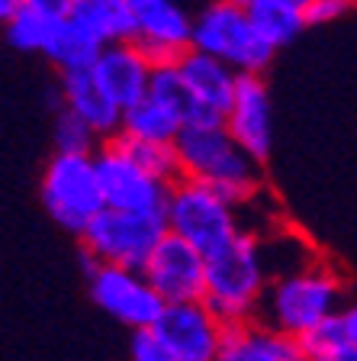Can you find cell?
I'll use <instances>...</instances> for the list:
<instances>
[{
  "instance_id": "cell-4",
  "label": "cell",
  "mask_w": 357,
  "mask_h": 361,
  "mask_svg": "<svg viewBox=\"0 0 357 361\" xmlns=\"http://www.w3.org/2000/svg\"><path fill=\"white\" fill-rule=\"evenodd\" d=\"M164 219H168V233L190 242L203 258L219 255L245 233L238 219V207H232L219 190L190 178L171 184Z\"/></svg>"
},
{
  "instance_id": "cell-6",
  "label": "cell",
  "mask_w": 357,
  "mask_h": 361,
  "mask_svg": "<svg viewBox=\"0 0 357 361\" xmlns=\"http://www.w3.org/2000/svg\"><path fill=\"white\" fill-rule=\"evenodd\" d=\"M39 194L45 213L77 239L90 219L106 210L94 155H52L42 168Z\"/></svg>"
},
{
  "instance_id": "cell-32",
  "label": "cell",
  "mask_w": 357,
  "mask_h": 361,
  "mask_svg": "<svg viewBox=\"0 0 357 361\" xmlns=\"http://www.w3.org/2000/svg\"><path fill=\"white\" fill-rule=\"evenodd\" d=\"M225 4H235V7H251V4H254V0H225Z\"/></svg>"
},
{
  "instance_id": "cell-17",
  "label": "cell",
  "mask_w": 357,
  "mask_h": 361,
  "mask_svg": "<svg viewBox=\"0 0 357 361\" xmlns=\"http://www.w3.org/2000/svg\"><path fill=\"white\" fill-rule=\"evenodd\" d=\"M177 68L196 104L223 113V116L229 113L232 100H235V90H238V78H242L235 68H229L225 61L213 59V55L194 52V49L180 59Z\"/></svg>"
},
{
  "instance_id": "cell-5",
  "label": "cell",
  "mask_w": 357,
  "mask_h": 361,
  "mask_svg": "<svg viewBox=\"0 0 357 361\" xmlns=\"http://www.w3.org/2000/svg\"><path fill=\"white\" fill-rule=\"evenodd\" d=\"M190 49L225 61L238 75L261 78L274 61V49L258 36L251 16L245 7L225 4V0H206L194 13V39Z\"/></svg>"
},
{
  "instance_id": "cell-10",
  "label": "cell",
  "mask_w": 357,
  "mask_h": 361,
  "mask_svg": "<svg viewBox=\"0 0 357 361\" xmlns=\"http://www.w3.org/2000/svg\"><path fill=\"white\" fill-rule=\"evenodd\" d=\"M135 45L151 68L180 65L194 39V13L180 0H132Z\"/></svg>"
},
{
  "instance_id": "cell-16",
  "label": "cell",
  "mask_w": 357,
  "mask_h": 361,
  "mask_svg": "<svg viewBox=\"0 0 357 361\" xmlns=\"http://www.w3.org/2000/svg\"><path fill=\"white\" fill-rule=\"evenodd\" d=\"M58 100L65 110L77 113L104 142H110V139H116L123 133V116L126 113L100 90V84L94 81L90 71H65V75H58Z\"/></svg>"
},
{
  "instance_id": "cell-33",
  "label": "cell",
  "mask_w": 357,
  "mask_h": 361,
  "mask_svg": "<svg viewBox=\"0 0 357 361\" xmlns=\"http://www.w3.org/2000/svg\"><path fill=\"white\" fill-rule=\"evenodd\" d=\"M287 4H293V7H303V10L309 7V0H287Z\"/></svg>"
},
{
  "instance_id": "cell-7",
  "label": "cell",
  "mask_w": 357,
  "mask_h": 361,
  "mask_svg": "<svg viewBox=\"0 0 357 361\" xmlns=\"http://www.w3.org/2000/svg\"><path fill=\"white\" fill-rule=\"evenodd\" d=\"M164 235H168L164 213H126L106 207L81 233V248L90 252L100 264L145 271L151 252Z\"/></svg>"
},
{
  "instance_id": "cell-29",
  "label": "cell",
  "mask_w": 357,
  "mask_h": 361,
  "mask_svg": "<svg viewBox=\"0 0 357 361\" xmlns=\"http://www.w3.org/2000/svg\"><path fill=\"white\" fill-rule=\"evenodd\" d=\"M342 319H344V329H348V338L357 345V303H348L342 310Z\"/></svg>"
},
{
  "instance_id": "cell-11",
  "label": "cell",
  "mask_w": 357,
  "mask_h": 361,
  "mask_svg": "<svg viewBox=\"0 0 357 361\" xmlns=\"http://www.w3.org/2000/svg\"><path fill=\"white\" fill-rule=\"evenodd\" d=\"M145 281L158 290L168 307L171 303H203L206 300V258L190 242L168 233L145 264Z\"/></svg>"
},
{
  "instance_id": "cell-25",
  "label": "cell",
  "mask_w": 357,
  "mask_h": 361,
  "mask_svg": "<svg viewBox=\"0 0 357 361\" xmlns=\"http://www.w3.org/2000/svg\"><path fill=\"white\" fill-rule=\"evenodd\" d=\"M149 97H155V100H161V104L174 106V110L184 116V120L190 116V110H194V104H196L177 65L155 68V75H151V87H149Z\"/></svg>"
},
{
  "instance_id": "cell-14",
  "label": "cell",
  "mask_w": 357,
  "mask_h": 361,
  "mask_svg": "<svg viewBox=\"0 0 357 361\" xmlns=\"http://www.w3.org/2000/svg\"><path fill=\"white\" fill-rule=\"evenodd\" d=\"M90 75H94V81L100 84L106 97L126 113L149 97L155 68L149 65V59L142 55V49L135 42H110L104 49V55L97 59V65L90 68Z\"/></svg>"
},
{
  "instance_id": "cell-18",
  "label": "cell",
  "mask_w": 357,
  "mask_h": 361,
  "mask_svg": "<svg viewBox=\"0 0 357 361\" xmlns=\"http://www.w3.org/2000/svg\"><path fill=\"white\" fill-rule=\"evenodd\" d=\"M106 42L97 39L87 26H81L77 20H58L52 39L45 45V59L58 68V75L65 71H90L97 65V59L104 55Z\"/></svg>"
},
{
  "instance_id": "cell-1",
  "label": "cell",
  "mask_w": 357,
  "mask_h": 361,
  "mask_svg": "<svg viewBox=\"0 0 357 361\" xmlns=\"http://www.w3.org/2000/svg\"><path fill=\"white\" fill-rule=\"evenodd\" d=\"M174 145H177L184 178L219 190L238 210L251 203L264 188L261 161H254L225 126H184Z\"/></svg>"
},
{
  "instance_id": "cell-22",
  "label": "cell",
  "mask_w": 357,
  "mask_h": 361,
  "mask_svg": "<svg viewBox=\"0 0 357 361\" xmlns=\"http://www.w3.org/2000/svg\"><path fill=\"white\" fill-rule=\"evenodd\" d=\"M55 26H58V20L39 13L36 7L26 4L13 20H7V42L13 45V49H20V52H42L45 55V45L52 39Z\"/></svg>"
},
{
  "instance_id": "cell-8",
  "label": "cell",
  "mask_w": 357,
  "mask_h": 361,
  "mask_svg": "<svg viewBox=\"0 0 357 361\" xmlns=\"http://www.w3.org/2000/svg\"><path fill=\"white\" fill-rule=\"evenodd\" d=\"M90 284V300L97 303L106 316H113L116 323L126 329H151L161 319L168 303L158 297V290L145 281L142 271L119 268V264H100L87 278Z\"/></svg>"
},
{
  "instance_id": "cell-28",
  "label": "cell",
  "mask_w": 357,
  "mask_h": 361,
  "mask_svg": "<svg viewBox=\"0 0 357 361\" xmlns=\"http://www.w3.org/2000/svg\"><path fill=\"white\" fill-rule=\"evenodd\" d=\"M30 7H36L39 13L52 16V20H68V16H71V7H75V0H30Z\"/></svg>"
},
{
  "instance_id": "cell-24",
  "label": "cell",
  "mask_w": 357,
  "mask_h": 361,
  "mask_svg": "<svg viewBox=\"0 0 357 361\" xmlns=\"http://www.w3.org/2000/svg\"><path fill=\"white\" fill-rule=\"evenodd\" d=\"M348 345L351 338H348V329H344L342 313L319 323L315 329H309L299 338V348H303L306 361H335Z\"/></svg>"
},
{
  "instance_id": "cell-21",
  "label": "cell",
  "mask_w": 357,
  "mask_h": 361,
  "mask_svg": "<svg viewBox=\"0 0 357 361\" xmlns=\"http://www.w3.org/2000/svg\"><path fill=\"white\" fill-rule=\"evenodd\" d=\"M110 142H116L135 165L145 168L151 178L164 180V184H177V180L184 178V171H180V155H177V145L174 142H145V139H132V135H123V133H119L116 139H110Z\"/></svg>"
},
{
  "instance_id": "cell-9",
  "label": "cell",
  "mask_w": 357,
  "mask_h": 361,
  "mask_svg": "<svg viewBox=\"0 0 357 361\" xmlns=\"http://www.w3.org/2000/svg\"><path fill=\"white\" fill-rule=\"evenodd\" d=\"M100 178V190L110 210L126 213H164L171 184L151 178L145 168H139L116 142H104L94 155Z\"/></svg>"
},
{
  "instance_id": "cell-20",
  "label": "cell",
  "mask_w": 357,
  "mask_h": 361,
  "mask_svg": "<svg viewBox=\"0 0 357 361\" xmlns=\"http://www.w3.org/2000/svg\"><path fill=\"white\" fill-rule=\"evenodd\" d=\"M248 16H251V26L258 30V36L274 52L283 49V45H290L309 26L306 23V10L293 7L287 0H254L251 7H248Z\"/></svg>"
},
{
  "instance_id": "cell-2",
  "label": "cell",
  "mask_w": 357,
  "mask_h": 361,
  "mask_svg": "<svg viewBox=\"0 0 357 361\" xmlns=\"http://www.w3.org/2000/svg\"><path fill=\"white\" fill-rule=\"evenodd\" d=\"M344 278L332 262L313 258L296 271H287L270 281L268 297L261 303V316L277 332L303 338L309 329L342 313Z\"/></svg>"
},
{
  "instance_id": "cell-12",
  "label": "cell",
  "mask_w": 357,
  "mask_h": 361,
  "mask_svg": "<svg viewBox=\"0 0 357 361\" xmlns=\"http://www.w3.org/2000/svg\"><path fill=\"white\" fill-rule=\"evenodd\" d=\"M225 326L206 303H171L164 307L155 332L168 342L177 361H216Z\"/></svg>"
},
{
  "instance_id": "cell-15",
  "label": "cell",
  "mask_w": 357,
  "mask_h": 361,
  "mask_svg": "<svg viewBox=\"0 0 357 361\" xmlns=\"http://www.w3.org/2000/svg\"><path fill=\"white\" fill-rule=\"evenodd\" d=\"M216 361H306V355L299 338L277 332L264 319H248L223 329Z\"/></svg>"
},
{
  "instance_id": "cell-19",
  "label": "cell",
  "mask_w": 357,
  "mask_h": 361,
  "mask_svg": "<svg viewBox=\"0 0 357 361\" xmlns=\"http://www.w3.org/2000/svg\"><path fill=\"white\" fill-rule=\"evenodd\" d=\"M184 126H187L184 116L174 106L161 104L155 97H145L123 116V135L145 139V142H177Z\"/></svg>"
},
{
  "instance_id": "cell-3",
  "label": "cell",
  "mask_w": 357,
  "mask_h": 361,
  "mask_svg": "<svg viewBox=\"0 0 357 361\" xmlns=\"http://www.w3.org/2000/svg\"><path fill=\"white\" fill-rule=\"evenodd\" d=\"M268 252L258 233H242L229 248L206 258V307L223 326L248 323L261 316L270 287Z\"/></svg>"
},
{
  "instance_id": "cell-27",
  "label": "cell",
  "mask_w": 357,
  "mask_h": 361,
  "mask_svg": "<svg viewBox=\"0 0 357 361\" xmlns=\"http://www.w3.org/2000/svg\"><path fill=\"white\" fill-rule=\"evenodd\" d=\"M354 4L357 0H309V7H306V23H309V26L335 23V20H342L344 13H351Z\"/></svg>"
},
{
  "instance_id": "cell-13",
  "label": "cell",
  "mask_w": 357,
  "mask_h": 361,
  "mask_svg": "<svg viewBox=\"0 0 357 361\" xmlns=\"http://www.w3.org/2000/svg\"><path fill=\"white\" fill-rule=\"evenodd\" d=\"M225 129L254 161L264 165V158L270 155V145H274V116H270V94L264 78H238L235 100L225 113Z\"/></svg>"
},
{
  "instance_id": "cell-26",
  "label": "cell",
  "mask_w": 357,
  "mask_h": 361,
  "mask_svg": "<svg viewBox=\"0 0 357 361\" xmlns=\"http://www.w3.org/2000/svg\"><path fill=\"white\" fill-rule=\"evenodd\" d=\"M129 355H132V361H177L174 352L168 348V342L155 332V326L132 332V338H129Z\"/></svg>"
},
{
  "instance_id": "cell-31",
  "label": "cell",
  "mask_w": 357,
  "mask_h": 361,
  "mask_svg": "<svg viewBox=\"0 0 357 361\" xmlns=\"http://www.w3.org/2000/svg\"><path fill=\"white\" fill-rule=\"evenodd\" d=\"M335 361H357V345H354V342H351V345L348 348H344V352L342 355H338V358Z\"/></svg>"
},
{
  "instance_id": "cell-23",
  "label": "cell",
  "mask_w": 357,
  "mask_h": 361,
  "mask_svg": "<svg viewBox=\"0 0 357 361\" xmlns=\"http://www.w3.org/2000/svg\"><path fill=\"white\" fill-rule=\"evenodd\" d=\"M52 142H55V155H97L100 135L77 116V113L58 106L55 113V129H52Z\"/></svg>"
},
{
  "instance_id": "cell-30",
  "label": "cell",
  "mask_w": 357,
  "mask_h": 361,
  "mask_svg": "<svg viewBox=\"0 0 357 361\" xmlns=\"http://www.w3.org/2000/svg\"><path fill=\"white\" fill-rule=\"evenodd\" d=\"M26 4H30V0H0V20H4V23L13 20V16L20 13Z\"/></svg>"
}]
</instances>
